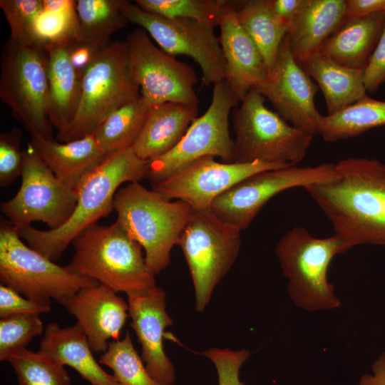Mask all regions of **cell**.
<instances>
[{
	"instance_id": "obj_1",
	"label": "cell",
	"mask_w": 385,
	"mask_h": 385,
	"mask_svg": "<svg viewBox=\"0 0 385 385\" xmlns=\"http://www.w3.org/2000/svg\"><path fill=\"white\" fill-rule=\"evenodd\" d=\"M334 178L304 189L332 223L344 253L361 245H385V164L348 158Z\"/></svg>"
},
{
	"instance_id": "obj_2",
	"label": "cell",
	"mask_w": 385,
	"mask_h": 385,
	"mask_svg": "<svg viewBox=\"0 0 385 385\" xmlns=\"http://www.w3.org/2000/svg\"><path fill=\"white\" fill-rule=\"evenodd\" d=\"M148 171V161L140 158L132 148L110 153L78 185L76 207L62 226L40 230L29 225L16 230L31 248L56 261L78 235L114 210V197L121 184L139 182L147 178Z\"/></svg>"
},
{
	"instance_id": "obj_3",
	"label": "cell",
	"mask_w": 385,
	"mask_h": 385,
	"mask_svg": "<svg viewBox=\"0 0 385 385\" xmlns=\"http://www.w3.org/2000/svg\"><path fill=\"white\" fill-rule=\"evenodd\" d=\"M116 221L145 251L148 267L155 274L170 263V252L194 210L186 202L163 198L139 182L129 183L114 197Z\"/></svg>"
},
{
	"instance_id": "obj_4",
	"label": "cell",
	"mask_w": 385,
	"mask_h": 385,
	"mask_svg": "<svg viewBox=\"0 0 385 385\" xmlns=\"http://www.w3.org/2000/svg\"><path fill=\"white\" fill-rule=\"evenodd\" d=\"M74 253L67 267L115 292L126 294L156 286L143 247L115 220L105 226L95 224L72 242Z\"/></svg>"
},
{
	"instance_id": "obj_5",
	"label": "cell",
	"mask_w": 385,
	"mask_h": 385,
	"mask_svg": "<svg viewBox=\"0 0 385 385\" xmlns=\"http://www.w3.org/2000/svg\"><path fill=\"white\" fill-rule=\"evenodd\" d=\"M275 252L288 279L289 296L297 307L312 312L340 306L327 278L332 259L344 253L337 235L318 238L304 227L296 226L280 238Z\"/></svg>"
},
{
	"instance_id": "obj_6",
	"label": "cell",
	"mask_w": 385,
	"mask_h": 385,
	"mask_svg": "<svg viewBox=\"0 0 385 385\" xmlns=\"http://www.w3.org/2000/svg\"><path fill=\"white\" fill-rule=\"evenodd\" d=\"M265 101L252 89L232 110L235 163L297 165L306 156L314 135L289 125Z\"/></svg>"
},
{
	"instance_id": "obj_7",
	"label": "cell",
	"mask_w": 385,
	"mask_h": 385,
	"mask_svg": "<svg viewBox=\"0 0 385 385\" xmlns=\"http://www.w3.org/2000/svg\"><path fill=\"white\" fill-rule=\"evenodd\" d=\"M0 281L37 302L64 305L81 289L99 284L60 266L24 244L16 228L1 216Z\"/></svg>"
},
{
	"instance_id": "obj_8",
	"label": "cell",
	"mask_w": 385,
	"mask_h": 385,
	"mask_svg": "<svg viewBox=\"0 0 385 385\" xmlns=\"http://www.w3.org/2000/svg\"><path fill=\"white\" fill-rule=\"evenodd\" d=\"M0 98L31 138L53 139L48 118L47 53L44 45H23L9 37L1 55Z\"/></svg>"
},
{
	"instance_id": "obj_9",
	"label": "cell",
	"mask_w": 385,
	"mask_h": 385,
	"mask_svg": "<svg viewBox=\"0 0 385 385\" xmlns=\"http://www.w3.org/2000/svg\"><path fill=\"white\" fill-rule=\"evenodd\" d=\"M140 96L130 68L125 41H111L81 78L76 115L57 138L70 142L91 135L119 107Z\"/></svg>"
},
{
	"instance_id": "obj_10",
	"label": "cell",
	"mask_w": 385,
	"mask_h": 385,
	"mask_svg": "<svg viewBox=\"0 0 385 385\" xmlns=\"http://www.w3.org/2000/svg\"><path fill=\"white\" fill-rule=\"evenodd\" d=\"M241 230L220 220L210 209L194 210L178 245L192 281L195 309L205 310L215 287L235 262L241 247Z\"/></svg>"
},
{
	"instance_id": "obj_11",
	"label": "cell",
	"mask_w": 385,
	"mask_h": 385,
	"mask_svg": "<svg viewBox=\"0 0 385 385\" xmlns=\"http://www.w3.org/2000/svg\"><path fill=\"white\" fill-rule=\"evenodd\" d=\"M238 104L225 80L215 84L205 113L194 120L172 150L148 161L147 178L151 185L168 180L204 157L217 156L224 163H235V141L229 131V117Z\"/></svg>"
},
{
	"instance_id": "obj_12",
	"label": "cell",
	"mask_w": 385,
	"mask_h": 385,
	"mask_svg": "<svg viewBox=\"0 0 385 385\" xmlns=\"http://www.w3.org/2000/svg\"><path fill=\"white\" fill-rule=\"evenodd\" d=\"M122 11L128 22L143 29L167 53L192 58L200 67L202 86L225 80V61L215 26L194 19L164 18L125 0Z\"/></svg>"
},
{
	"instance_id": "obj_13",
	"label": "cell",
	"mask_w": 385,
	"mask_h": 385,
	"mask_svg": "<svg viewBox=\"0 0 385 385\" xmlns=\"http://www.w3.org/2000/svg\"><path fill=\"white\" fill-rule=\"evenodd\" d=\"M21 183L16 194L1 204L6 219L16 229L33 222L46 223L49 230L62 226L76 205V191L61 182L29 143L24 150Z\"/></svg>"
},
{
	"instance_id": "obj_14",
	"label": "cell",
	"mask_w": 385,
	"mask_h": 385,
	"mask_svg": "<svg viewBox=\"0 0 385 385\" xmlns=\"http://www.w3.org/2000/svg\"><path fill=\"white\" fill-rule=\"evenodd\" d=\"M334 167L329 163L316 166L289 165L258 172L220 195L210 210L222 221L245 230L274 195L287 189L331 181Z\"/></svg>"
},
{
	"instance_id": "obj_15",
	"label": "cell",
	"mask_w": 385,
	"mask_h": 385,
	"mask_svg": "<svg viewBox=\"0 0 385 385\" xmlns=\"http://www.w3.org/2000/svg\"><path fill=\"white\" fill-rule=\"evenodd\" d=\"M125 41L131 73L150 106L167 102L198 106L197 76L190 66L155 46L142 28L131 31Z\"/></svg>"
},
{
	"instance_id": "obj_16",
	"label": "cell",
	"mask_w": 385,
	"mask_h": 385,
	"mask_svg": "<svg viewBox=\"0 0 385 385\" xmlns=\"http://www.w3.org/2000/svg\"><path fill=\"white\" fill-rule=\"evenodd\" d=\"M292 164L217 162L214 157L202 158L168 180L151 185L163 198L182 200L194 210H210L214 200L233 185L258 172Z\"/></svg>"
},
{
	"instance_id": "obj_17",
	"label": "cell",
	"mask_w": 385,
	"mask_h": 385,
	"mask_svg": "<svg viewBox=\"0 0 385 385\" xmlns=\"http://www.w3.org/2000/svg\"><path fill=\"white\" fill-rule=\"evenodd\" d=\"M256 89L280 117L312 135L318 134L322 115L315 107L319 89L294 57L285 36L272 68Z\"/></svg>"
},
{
	"instance_id": "obj_18",
	"label": "cell",
	"mask_w": 385,
	"mask_h": 385,
	"mask_svg": "<svg viewBox=\"0 0 385 385\" xmlns=\"http://www.w3.org/2000/svg\"><path fill=\"white\" fill-rule=\"evenodd\" d=\"M130 327L141 345V358L159 383L174 385L175 372L163 346L164 332L173 324L166 312L165 291L155 286L127 294Z\"/></svg>"
},
{
	"instance_id": "obj_19",
	"label": "cell",
	"mask_w": 385,
	"mask_h": 385,
	"mask_svg": "<svg viewBox=\"0 0 385 385\" xmlns=\"http://www.w3.org/2000/svg\"><path fill=\"white\" fill-rule=\"evenodd\" d=\"M63 306L76 318L95 353L103 354L111 340L119 339L129 317L128 302L101 284L81 289Z\"/></svg>"
},
{
	"instance_id": "obj_20",
	"label": "cell",
	"mask_w": 385,
	"mask_h": 385,
	"mask_svg": "<svg viewBox=\"0 0 385 385\" xmlns=\"http://www.w3.org/2000/svg\"><path fill=\"white\" fill-rule=\"evenodd\" d=\"M218 26L225 61V78L238 103L266 79L268 69L252 38L240 24L233 1H227Z\"/></svg>"
},
{
	"instance_id": "obj_21",
	"label": "cell",
	"mask_w": 385,
	"mask_h": 385,
	"mask_svg": "<svg viewBox=\"0 0 385 385\" xmlns=\"http://www.w3.org/2000/svg\"><path fill=\"white\" fill-rule=\"evenodd\" d=\"M62 37L45 45L48 80L49 120L63 133L73 121L81 98V78L73 66L68 50V38Z\"/></svg>"
},
{
	"instance_id": "obj_22",
	"label": "cell",
	"mask_w": 385,
	"mask_h": 385,
	"mask_svg": "<svg viewBox=\"0 0 385 385\" xmlns=\"http://www.w3.org/2000/svg\"><path fill=\"white\" fill-rule=\"evenodd\" d=\"M197 115V105L167 102L151 106L133 150L147 161L165 154L180 142Z\"/></svg>"
},
{
	"instance_id": "obj_23",
	"label": "cell",
	"mask_w": 385,
	"mask_h": 385,
	"mask_svg": "<svg viewBox=\"0 0 385 385\" xmlns=\"http://www.w3.org/2000/svg\"><path fill=\"white\" fill-rule=\"evenodd\" d=\"M38 351L61 366L72 367L91 385H120L95 359L87 337L77 324L67 327L56 322L48 324Z\"/></svg>"
},
{
	"instance_id": "obj_24",
	"label": "cell",
	"mask_w": 385,
	"mask_h": 385,
	"mask_svg": "<svg viewBox=\"0 0 385 385\" xmlns=\"http://www.w3.org/2000/svg\"><path fill=\"white\" fill-rule=\"evenodd\" d=\"M29 143L54 175L73 190L108 155L92 134L66 143L31 138Z\"/></svg>"
},
{
	"instance_id": "obj_25",
	"label": "cell",
	"mask_w": 385,
	"mask_h": 385,
	"mask_svg": "<svg viewBox=\"0 0 385 385\" xmlns=\"http://www.w3.org/2000/svg\"><path fill=\"white\" fill-rule=\"evenodd\" d=\"M345 7L346 0H308L287 34L291 51L300 65L318 52L346 21Z\"/></svg>"
},
{
	"instance_id": "obj_26",
	"label": "cell",
	"mask_w": 385,
	"mask_h": 385,
	"mask_svg": "<svg viewBox=\"0 0 385 385\" xmlns=\"http://www.w3.org/2000/svg\"><path fill=\"white\" fill-rule=\"evenodd\" d=\"M385 12L346 20L319 52L350 68L364 69L381 37Z\"/></svg>"
},
{
	"instance_id": "obj_27",
	"label": "cell",
	"mask_w": 385,
	"mask_h": 385,
	"mask_svg": "<svg viewBox=\"0 0 385 385\" xmlns=\"http://www.w3.org/2000/svg\"><path fill=\"white\" fill-rule=\"evenodd\" d=\"M301 66L322 91L327 115L339 113L366 95L364 69L342 66L319 51Z\"/></svg>"
},
{
	"instance_id": "obj_28",
	"label": "cell",
	"mask_w": 385,
	"mask_h": 385,
	"mask_svg": "<svg viewBox=\"0 0 385 385\" xmlns=\"http://www.w3.org/2000/svg\"><path fill=\"white\" fill-rule=\"evenodd\" d=\"M233 3L240 24L257 46L269 72L274 65L287 29L274 16L270 0Z\"/></svg>"
},
{
	"instance_id": "obj_29",
	"label": "cell",
	"mask_w": 385,
	"mask_h": 385,
	"mask_svg": "<svg viewBox=\"0 0 385 385\" xmlns=\"http://www.w3.org/2000/svg\"><path fill=\"white\" fill-rule=\"evenodd\" d=\"M385 125V101L367 95L339 113L322 115L318 134L325 141L336 142L356 137Z\"/></svg>"
},
{
	"instance_id": "obj_30",
	"label": "cell",
	"mask_w": 385,
	"mask_h": 385,
	"mask_svg": "<svg viewBox=\"0 0 385 385\" xmlns=\"http://www.w3.org/2000/svg\"><path fill=\"white\" fill-rule=\"evenodd\" d=\"M150 105L141 96L108 115L92 135L107 154L132 148L145 120Z\"/></svg>"
},
{
	"instance_id": "obj_31",
	"label": "cell",
	"mask_w": 385,
	"mask_h": 385,
	"mask_svg": "<svg viewBox=\"0 0 385 385\" xmlns=\"http://www.w3.org/2000/svg\"><path fill=\"white\" fill-rule=\"evenodd\" d=\"M124 0L75 1L74 36L108 46L111 35L128 21L122 11Z\"/></svg>"
},
{
	"instance_id": "obj_32",
	"label": "cell",
	"mask_w": 385,
	"mask_h": 385,
	"mask_svg": "<svg viewBox=\"0 0 385 385\" xmlns=\"http://www.w3.org/2000/svg\"><path fill=\"white\" fill-rule=\"evenodd\" d=\"M143 361L128 331L123 339L110 342L98 359L113 371L120 385H164L152 377Z\"/></svg>"
},
{
	"instance_id": "obj_33",
	"label": "cell",
	"mask_w": 385,
	"mask_h": 385,
	"mask_svg": "<svg viewBox=\"0 0 385 385\" xmlns=\"http://www.w3.org/2000/svg\"><path fill=\"white\" fill-rule=\"evenodd\" d=\"M6 361L11 365L19 385H71L64 366L39 351L25 348Z\"/></svg>"
},
{
	"instance_id": "obj_34",
	"label": "cell",
	"mask_w": 385,
	"mask_h": 385,
	"mask_svg": "<svg viewBox=\"0 0 385 385\" xmlns=\"http://www.w3.org/2000/svg\"><path fill=\"white\" fill-rule=\"evenodd\" d=\"M227 0H135L143 10L167 19H189L218 26Z\"/></svg>"
},
{
	"instance_id": "obj_35",
	"label": "cell",
	"mask_w": 385,
	"mask_h": 385,
	"mask_svg": "<svg viewBox=\"0 0 385 385\" xmlns=\"http://www.w3.org/2000/svg\"><path fill=\"white\" fill-rule=\"evenodd\" d=\"M0 7L10 29V38L23 45H44L37 31L43 0H1Z\"/></svg>"
},
{
	"instance_id": "obj_36",
	"label": "cell",
	"mask_w": 385,
	"mask_h": 385,
	"mask_svg": "<svg viewBox=\"0 0 385 385\" xmlns=\"http://www.w3.org/2000/svg\"><path fill=\"white\" fill-rule=\"evenodd\" d=\"M43 324L37 315H13L0 319V360L7 361L26 348L30 341L43 334Z\"/></svg>"
},
{
	"instance_id": "obj_37",
	"label": "cell",
	"mask_w": 385,
	"mask_h": 385,
	"mask_svg": "<svg viewBox=\"0 0 385 385\" xmlns=\"http://www.w3.org/2000/svg\"><path fill=\"white\" fill-rule=\"evenodd\" d=\"M22 133L13 128L0 135V185H10L21 175L24 150H21Z\"/></svg>"
},
{
	"instance_id": "obj_38",
	"label": "cell",
	"mask_w": 385,
	"mask_h": 385,
	"mask_svg": "<svg viewBox=\"0 0 385 385\" xmlns=\"http://www.w3.org/2000/svg\"><path fill=\"white\" fill-rule=\"evenodd\" d=\"M215 365L218 385H244L240 380L239 373L242 365L249 359L250 351L247 349L210 348L202 352Z\"/></svg>"
},
{
	"instance_id": "obj_39",
	"label": "cell",
	"mask_w": 385,
	"mask_h": 385,
	"mask_svg": "<svg viewBox=\"0 0 385 385\" xmlns=\"http://www.w3.org/2000/svg\"><path fill=\"white\" fill-rule=\"evenodd\" d=\"M51 311V302L30 299L13 289L0 285V317L13 315H37Z\"/></svg>"
},
{
	"instance_id": "obj_40",
	"label": "cell",
	"mask_w": 385,
	"mask_h": 385,
	"mask_svg": "<svg viewBox=\"0 0 385 385\" xmlns=\"http://www.w3.org/2000/svg\"><path fill=\"white\" fill-rule=\"evenodd\" d=\"M107 46L70 36L68 50L71 62L81 78L96 61Z\"/></svg>"
},
{
	"instance_id": "obj_41",
	"label": "cell",
	"mask_w": 385,
	"mask_h": 385,
	"mask_svg": "<svg viewBox=\"0 0 385 385\" xmlns=\"http://www.w3.org/2000/svg\"><path fill=\"white\" fill-rule=\"evenodd\" d=\"M366 92L374 93L385 82V23L382 34L364 70Z\"/></svg>"
},
{
	"instance_id": "obj_42",
	"label": "cell",
	"mask_w": 385,
	"mask_h": 385,
	"mask_svg": "<svg viewBox=\"0 0 385 385\" xmlns=\"http://www.w3.org/2000/svg\"><path fill=\"white\" fill-rule=\"evenodd\" d=\"M308 0H270L272 13L277 20L288 30L304 9Z\"/></svg>"
},
{
	"instance_id": "obj_43",
	"label": "cell",
	"mask_w": 385,
	"mask_h": 385,
	"mask_svg": "<svg viewBox=\"0 0 385 385\" xmlns=\"http://www.w3.org/2000/svg\"><path fill=\"white\" fill-rule=\"evenodd\" d=\"M385 12V0H346V20Z\"/></svg>"
},
{
	"instance_id": "obj_44",
	"label": "cell",
	"mask_w": 385,
	"mask_h": 385,
	"mask_svg": "<svg viewBox=\"0 0 385 385\" xmlns=\"http://www.w3.org/2000/svg\"><path fill=\"white\" fill-rule=\"evenodd\" d=\"M373 374H364L359 385H385V352H382L372 365Z\"/></svg>"
}]
</instances>
